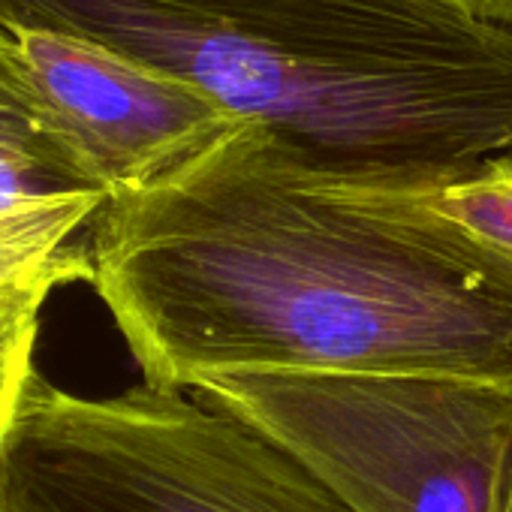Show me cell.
Instances as JSON below:
<instances>
[{"label": "cell", "instance_id": "30bf717a", "mask_svg": "<svg viewBox=\"0 0 512 512\" xmlns=\"http://www.w3.org/2000/svg\"><path fill=\"white\" fill-rule=\"evenodd\" d=\"M449 4L482 25L512 34V0H449Z\"/></svg>", "mask_w": 512, "mask_h": 512}, {"label": "cell", "instance_id": "5b68a950", "mask_svg": "<svg viewBox=\"0 0 512 512\" xmlns=\"http://www.w3.org/2000/svg\"><path fill=\"white\" fill-rule=\"evenodd\" d=\"M13 37L106 193L154 181L238 124L196 88L106 46L46 31Z\"/></svg>", "mask_w": 512, "mask_h": 512}, {"label": "cell", "instance_id": "6da1fadb", "mask_svg": "<svg viewBox=\"0 0 512 512\" xmlns=\"http://www.w3.org/2000/svg\"><path fill=\"white\" fill-rule=\"evenodd\" d=\"M88 247L151 386L232 371L512 386V281L335 199L253 124L109 193Z\"/></svg>", "mask_w": 512, "mask_h": 512}, {"label": "cell", "instance_id": "7a4b0ae2", "mask_svg": "<svg viewBox=\"0 0 512 512\" xmlns=\"http://www.w3.org/2000/svg\"><path fill=\"white\" fill-rule=\"evenodd\" d=\"M0 31L127 55L320 169L512 154V34L449 0H0Z\"/></svg>", "mask_w": 512, "mask_h": 512}, {"label": "cell", "instance_id": "3957f363", "mask_svg": "<svg viewBox=\"0 0 512 512\" xmlns=\"http://www.w3.org/2000/svg\"><path fill=\"white\" fill-rule=\"evenodd\" d=\"M0 512H350L281 443L190 392L88 398L34 368L0 452Z\"/></svg>", "mask_w": 512, "mask_h": 512}, {"label": "cell", "instance_id": "ba28073f", "mask_svg": "<svg viewBox=\"0 0 512 512\" xmlns=\"http://www.w3.org/2000/svg\"><path fill=\"white\" fill-rule=\"evenodd\" d=\"M109 196L0 202V296L91 281V247L73 238L94 223Z\"/></svg>", "mask_w": 512, "mask_h": 512}, {"label": "cell", "instance_id": "9c48e42d", "mask_svg": "<svg viewBox=\"0 0 512 512\" xmlns=\"http://www.w3.org/2000/svg\"><path fill=\"white\" fill-rule=\"evenodd\" d=\"M49 296L52 290H13L0 296V452L37 368L34 350Z\"/></svg>", "mask_w": 512, "mask_h": 512}, {"label": "cell", "instance_id": "52a82bcc", "mask_svg": "<svg viewBox=\"0 0 512 512\" xmlns=\"http://www.w3.org/2000/svg\"><path fill=\"white\" fill-rule=\"evenodd\" d=\"M109 196L0 31V202Z\"/></svg>", "mask_w": 512, "mask_h": 512}, {"label": "cell", "instance_id": "277c9868", "mask_svg": "<svg viewBox=\"0 0 512 512\" xmlns=\"http://www.w3.org/2000/svg\"><path fill=\"white\" fill-rule=\"evenodd\" d=\"M190 392L269 434L350 512H512V386L232 371Z\"/></svg>", "mask_w": 512, "mask_h": 512}, {"label": "cell", "instance_id": "8992f818", "mask_svg": "<svg viewBox=\"0 0 512 512\" xmlns=\"http://www.w3.org/2000/svg\"><path fill=\"white\" fill-rule=\"evenodd\" d=\"M305 166L335 199L392 220L407 232L512 281V154L395 172H335L311 163Z\"/></svg>", "mask_w": 512, "mask_h": 512}]
</instances>
